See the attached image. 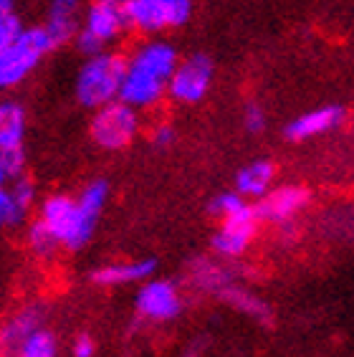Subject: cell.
I'll return each instance as SVG.
<instances>
[{
    "instance_id": "30bf717a",
    "label": "cell",
    "mask_w": 354,
    "mask_h": 357,
    "mask_svg": "<svg viewBox=\"0 0 354 357\" xmlns=\"http://www.w3.org/2000/svg\"><path fill=\"white\" fill-rule=\"evenodd\" d=\"M137 314L150 322H167L175 319L183 310L180 294L170 282H147L137 291Z\"/></svg>"
},
{
    "instance_id": "cb8c5ba5",
    "label": "cell",
    "mask_w": 354,
    "mask_h": 357,
    "mask_svg": "<svg viewBox=\"0 0 354 357\" xmlns=\"http://www.w3.org/2000/svg\"><path fill=\"white\" fill-rule=\"evenodd\" d=\"M23 23L21 18L13 13V10H6L0 13V46H10L13 41H18L23 36Z\"/></svg>"
},
{
    "instance_id": "52a82bcc",
    "label": "cell",
    "mask_w": 354,
    "mask_h": 357,
    "mask_svg": "<svg viewBox=\"0 0 354 357\" xmlns=\"http://www.w3.org/2000/svg\"><path fill=\"white\" fill-rule=\"evenodd\" d=\"M130 28L139 33H160L164 28H180L192 13V0H124Z\"/></svg>"
},
{
    "instance_id": "4316f807",
    "label": "cell",
    "mask_w": 354,
    "mask_h": 357,
    "mask_svg": "<svg viewBox=\"0 0 354 357\" xmlns=\"http://www.w3.org/2000/svg\"><path fill=\"white\" fill-rule=\"evenodd\" d=\"M71 352H74V357H94V342H91V337H86V335L76 337Z\"/></svg>"
},
{
    "instance_id": "9a60e30c",
    "label": "cell",
    "mask_w": 354,
    "mask_h": 357,
    "mask_svg": "<svg viewBox=\"0 0 354 357\" xmlns=\"http://www.w3.org/2000/svg\"><path fill=\"white\" fill-rule=\"evenodd\" d=\"M33 198H36V190L31 180L23 178V175L10 180L0 190V220H3V226L8 228L21 226L23 220H26L28 211H31V206H33Z\"/></svg>"
},
{
    "instance_id": "e0dca14e",
    "label": "cell",
    "mask_w": 354,
    "mask_h": 357,
    "mask_svg": "<svg viewBox=\"0 0 354 357\" xmlns=\"http://www.w3.org/2000/svg\"><path fill=\"white\" fill-rule=\"evenodd\" d=\"M276 175L273 170V162L268 160H253L245 167H240L238 175H236V190L243 195V198H263L266 192L271 190V180Z\"/></svg>"
},
{
    "instance_id": "8992f818",
    "label": "cell",
    "mask_w": 354,
    "mask_h": 357,
    "mask_svg": "<svg viewBox=\"0 0 354 357\" xmlns=\"http://www.w3.org/2000/svg\"><path fill=\"white\" fill-rule=\"evenodd\" d=\"M26 109L18 102L0 104V178L3 183L21 178L26 167Z\"/></svg>"
},
{
    "instance_id": "3957f363",
    "label": "cell",
    "mask_w": 354,
    "mask_h": 357,
    "mask_svg": "<svg viewBox=\"0 0 354 357\" xmlns=\"http://www.w3.org/2000/svg\"><path fill=\"white\" fill-rule=\"evenodd\" d=\"M59 43L54 36L48 33V28H26L18 41L10 46H0V86H15L21 84L31 71L38 66L48 51H54Z\"/></svg>"
},
{
    "instance_id": "9c48e42d",
    "label": "cell",
    "mask_w": 354,
    "mask_h": 357,
    "mask_svg": "<svg viewBox=\"0 0 354 357\" xmlns=\"http://www.w3.org/2000/svg\"><path fill=\"white\" fill-rule=\"evenodd\" d=\"M259 208L256 206H240L236 213L225 215L220 223L218 234L213 236V251L220 256H240L251 243L256 226H259Z\"/></svg>"
},
{
    "instance_id": "d6986e66",
    "label": "cell",
    "mask_w": 354,
    "mask_h": 357,
    "mask_svg": "<svg viewBox=\"0 0 354 357\" xmlns=\"http://www.w3.org/2000/svg\"><path fill=\"white\" fill-rule=\"evenodd\" d=\"M38 322H41V314L36 310H23V312H18L13 319H8V324L3 327V335H0V340H3V352H6V355H15L28 337L41 330Z\"/></svg>"
},
{
    "instance_id": "277c9868",
    "label": "cell",
    "mask_w": 354,
    "mask_h": 357,
    "mask_svg": "<svg viewBox=\"0 0 354 357\" xmlns=\"http://www.w3.org/2000/svg\"><path fill=\"white\" fill-rule=\"evenodd\" d=\"M130 28V18L124 10V3L116 0H94L84 13V26L76 36V46L84 54L96 56L102 48L122 36V31Z\"/></svg>"
},
{
    "instance_id": "484cf974",
    "label": "cell",
    "mask_w": 354,
    "mask_h": 357,
    "mask_svg": "<svg viewBox=\"0 0 354 357\" xmlns=\"http://www.w3.org/2000/svg\"><path fill=\"white\" fill-rule=\"evenodd\" d=\"M150 139L155 147H170L175 142V130H172L170 124H157L155 130H152Z\"/></svg>"
},
{
    "instance_id": "f1b7e54d",
    "label": "cell",
    "mask_w": 354,
    "mask_h": 357,
    "mask_svg": "<svg viewBox=\"0 0 354 357\" xmlns=\"http://www.w3.org/2000/svg\"><path fill=\"white\" fill-rule=\"evenodd\" d=\"M116 3H124V0H116Z\"/></svg>"
},
{
    "instance_id": "7a4b0ae2",
    "label": "cell",
    "mask_w": 354,
    "mask_h": 357,
    "mask_svg": "<svg viewBox=\"0 0 354 357\" xmlns=\"http://www.w3.org/2000/svg\"><path fill=\"white\" fill-rule=\"evenodd\" d=\"M41 218L59 238V243L66 248H82L88 243L94 234L96 218L91 211L82 206V200H74L68 195H51L43 200Z\"/></svg>"
},
{
    "instance_id": "ffe728a7",
    "label": "cell",
    "mask_w": 354,
    "mask_h": 357,
    "mask_svg": "<svg viewBox=\"0 0 354 357\" xmlns=\"http://www.w3.org/2000/svg\"><path fill=\"white\" fill-rule=\"evenodd\" d=\"M218 294L223 296L231 307H236V310L243 312V314L253 317V319H261V322H266V319L271 317V310L261 302L259 296L248 294V291H243V289H238V287H228V284H225Z\"/></svg>"
},
{
    "instance_id": "6da1fadb",
    "label": "cell",
    "mask_w": 354,
    "mask_h": 357,
    "mask_svg": "<svg viewBox=\"0 0 354 357\" xmlns=\"http://www.w3.org/2000/svg\"><path fill=\"white\" fill-rule=\"evenodd\" d=\"M124 74H127V59L119 54H96L84 61L82 71L76 76V99L88 107L99 109L104 104L119 99Z\"/></svg>"
},
{
    "instance_id": "5bb4252c",
    "label": "cell",
    "mask_w": 354,
    "mask_h": 357,
    "mask_svg": "<svg viewBox=\"0 0 354 357\" xmlns=\"http://www.w3.org/2000/svg\"><path fill=\"white\" fill-rule=\"evenodd\" d=\"M341 119H344V109L337 107V104L304 112V114H299L293 122H288L286 137L293 139V142H304V139L319 137L324 132H332L334 127H339Z\"/></svg>"
},
{
    "instance_id": "7402d4cb",
    "label": "cell",
    "mask_w": 354,
    "mask_h": 357,
    "mask_svg": "<svg viewBox=\"0 0 354 357\" xmlns=\"http://www.w3.org/2000/svg\"><path fill=\"white\" fill-rule=\"evenodd\" d=\"M13 357H56V340L51 332L38 330L21 344Z\"/></svg>"
},
{
    "instance_id": "8fae6325",
    "label": "cell",
    "mask_w": 354,
    "mask_h": 357,
    "mask_svg": "<svg viewBox=\"0 0 354 357\" xmlns=\"http://www.w3.org/2000/svg\"><path fill=\"white\" fill-rule=\"evenodd\" d=\"M164 94H167V82L164 79L150 74V71L137 69V66H132L127 61V74H124L122 91H119L122 102L132 104L134 109H150Z\"/></svg>"
},
{
    "instance_id": "5b68a950",
    "label": "cell",
    "mask_w": 354,
    "mask_h": 357,
    "mask_svg": "<svg viewBox=\"0 0 354 357\" xmlns=\"http://www.w3.org/2000/svg\"><path fill=\"white\" fill-rule=\"evenodd\" d=\"M137 112L139 109H134L132 104L122 102V99L104 104L94 112L91 124H88V135L104 150H124L139 132Z\"/></svg>"
},
{
    "instance_id": "ac0fdd59",
    "label": "cell",
    "mask_w": 354,
    "mask_h": 357,
    "mask_svg": "<svg viewBox=\"0 0 354 357\" xmlns=\"http://www.w3.org/2000/svg\"><path fill=\"white\" fill-rule=\"evenodd\" d=\"M155 271V261L150 259H142V261H130V264H109V266H102L94 271L96 284L102 287H122V284H134L142 282L147 276H152Z\"/></svg>"
},
{
    "instance_id": "603a6c76",
    "label": "cell",
    "mask_w": 354,
    "mask_h": 357,
    "mask_svg": "<svg viewBox=\"0 0 354 357\" xmlns=\"http://www.w3.org/2000/svg\"><path fill=\"white\" fill-rule=\"evenodd\" d=\"M240 206H245V200H243V195H240L238 190H236V192H220V195H215V198L210 200L208 211H210L215 218L223 220L225 215L236 213Z\"/></svg>"
},
{
    "instance_id": "83f0119b",
    "label": "cell",
    "mask_w": 354,
    "mask_h": 357,
    "mask_svg": "<svg viewBox=\"0 0 354 357\" xmlns=\"http://www.w3.org/2000/svg\"><path fill=\"white\" fill-rule=\"evenodd\" d=\"M6 10H13V0H0V13H6Z\"/></svg>"
},
{
    "instance_id": "ba28073f",
    "label": "cell",
    "mask_w": 354,
    "mask_h": 357,
    "mask_svg": "<svg viewBox=\"0 0 354 357\" xmlns=\"http://www.w3.org/2000/svg\"><path fill=\"white\" fill-rule=\"evenodd\" d=\"M213 84V61L205 54H192L177 63L170 76L167 94L180 104H198L205 99Z\"/></svg>"
},
{
    "instance_id": "d4e9b609",
    "label": "cell",
    "mask_w": 354,
    "mask_h": 357,
    "mask_svg": "<svg viewBox=\"0 0 354 357\" xmlns=\"http://www.w3.org/2000/svg\"><path fill=\"white\" fill-rule=\"evenodd\" d=\"M243 127L251 132V135H259V132H263L266 114H263V109H261L259 104H248V107H245V112H243Z\"/></svg>"
},
{
    "instance_id": "4fadbf2b",
    "label": "cell",
    "mask_w": 354,
    "mask_h": 357,
    "mask_svg": "<svg viewBox=\"0 0 354 357\" xmlns=\"http://www.w3.org/2000/svg\"><path fill=\"white\" fill-rule=\"evenodd\" d=\"M130 63L137 69L150 71V74L160 76V79L170 84V76L175 74L180 59H177V51L172 43L155 38V41H147L137 48L134 54L130 56Z\"/></svg>"
},
{
    "instance_id": "7c38bea8",
    "label": "cell",
    "mask_w": 354,
    "mask_h": 357,
    "mask_svg": "<svg viewBox=\"0 0 354 357\" xmlns=\"http://www.w3.org/2000/svg\"><path fill=\"white\" fill-rule=\"evenodd\" d=\"M309 203V192L299 185H284L276 190H268L259 200V215L261 220H273V223H286L301 208Z\"/></svg>"
},
{
    "instance_id": "44dd1931",
    "label": "cell",
    "mask_w": 354,
    "mask_h": 357,
    "mask_svg": "<svg viewBox=\"0 0 354 357\" xmlns=\"http://www.w3.org/2000/svg\"><path fill=\"white\" fill-rule=\"evenodd\" d=\"M28 246H31L33 254L48 256V254H54L56 246H61V243H59L54 231L46 226V220L38 218L31 223V228H28Z\"/></svg>"
},
{
    "instance_id": "2e32d148",
    "label": "cell",
    "mask_w": 354,
    "mask_h": 357,
    "mask_svg": "<svg viewBox=\"0 0 354 357\" xmlns=\"http://www.w3.org/2000/svg\"><path fill=\"white\" fill-rule=\"evenodd\" d=\"M82 6L84 0H51L46 13V28L56 43H66L68 38L79 36L84 26Z\"/></svg>"
}]
</instances>
